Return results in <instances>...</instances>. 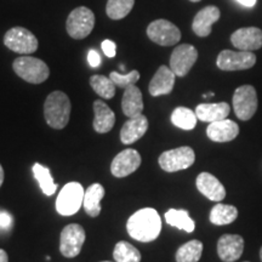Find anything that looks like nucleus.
<instances>
[{"label": "nucleus", "instance_id": "14", "mask_svg": "<svg viewBox=\"0 0 262 262\" xmlns=\"http://www.w3.org/2000/svg\"><path fill=\"white\" fill-rule=\"evenodd\" d=\"M234 48L242 51H254L262 48V31L256 27L239 28L231 35Z\"/></svg>", "mask_w": 262, "mask_h": 262}, {"label": "nucleus", "instance_id": "4", "mask_svg": "<svg viewBox=\"0 0 262 262\" xmlns=\"http://www.w3.org/2000/svg\"><path fill=\"white\" fill-rule=\"evenodd\" d=\"M84 188L79 182H70L61 189L56 199V211L62 216L77 214L83 205Z\"/></svg>", "mask_w": 262, "mask_h": 262}, {"label": "nucleus", "instance_id": "39", "mask_svg": "<svg viewBox=\"0 0 262 262\" xmlns=\"http://www.w3.org/2000/svg\"><path fill=\"white\" fill-rule=\"evenodd\" d=\"M3 182H4V169L0 165V187H2Z\"/></svg>", "mask_w": 262, "mask_h": 262}, {"label": "nucleus", "instance_id": "2", "mask_svg": "<svg viewBox=\"0 0 262 262\" xmlns=\"http://www.w3.org/2000/svg\"><path fill=\"white\" fill-rule=\"evenodd\" d=\"M70 97L62 91H54L49 95L44 103V117L52 129H64L71 117Z\"/></svg>", "mask_w": 262, "mask_h": 262}, {"label": "nucleus", "instance_id": "30", "mask_svg": "<svg viewBox=\"0 0 262 262\" xmlns=\"http://www.w3.org/2000/svg\"><path fill=\"white\" fill-rule=\"evenodd\" d=\"M90 85L98 96L106 98V100H111L116 95V84L113 83L111 78L104 77V75H93L90 78Z\"/></svg>", "mask_w": 262, "mask_h": 262}, {"label": "nucleus", "instance_id": "17", "mask_svg": "<svg viewBox=\"0 0 262 262\" xmlns=\"http://www.w3.org/2000/svg\"><path fill=\"white\" fill-rule=\"evenodd\" d=\"M196 188L203 195L212 202H221L226 196V189L224 185L209 172L199 173L195 181Z\"/></svg>", "mask_w": 262, "mask_h": 262}, {"label": "nucleus", "instance_id": "40", "mask_svg": "<svg viewBox=\"0 0 262 262\" xmlns=\"http://www.w3.org/2000/svg\"><path fill=\"white\" fill-rule=\"evenodd\" d=\"M212 96H215V94H214V93H209V94L203 95V97H204V98H206V97H212Z\"/></svg>", "mask_w": 262, "mask_h": 262}, {"label": "nucleus", "instance_id": "1", "mask_svg": "<svg viewBox=\"0 0 262 262\" xmlns=\"http://www.w3.org/2000/svg\"><path fill=\"white\" fill-rule=\"evenodd\" d=\"M126 229L131 238L142 243H148L159 237L162 231V219L155 209H141L130 216Z\"/></svg>", "mask_w": 262, "mask_h": 262}, {"label": "nucleus", "instance_id": "29", "mask_svg": "<svg viewBox=\"0 0 262 262\" xmlns=\"http://www.w3.org/2000/svg\"><path fill=\"white\" fill-rule=\"evenodd\" d=\"M196 120H198V118H196L195 112H193L187 107L175 108L171 114V123L182 130L194 129Z\"/></svg>", "mask_w": 262, "mask_h": 262}, {"label": "nucleus", "instance_id": "6", "mask_svg": "<svg viewBox=\"0 0 262 262\" xmlns=\"http://www.w3.org/2000/svg\"><path fill=\"white\" fill-rule=\"evenodd\" d=\"M95 27V15L89 8L79 6L71 12L67 18L68 34L73 39H84L93 32Z\"/></svg>", "mask_w": 262, "mask_h": 262}, {"label": "nucleus", "instance_id": "3", "mask_svg": "<svg viewBox=\"0 0 262 262\" xmlns=\"http://www.w3.org/2000/svg\"><path fill=\"white\" fill-rule=\"evenodd\" d=\"M12 68L19 78L31 84L44 83L50 75V70L44 61L27 55L16 58Z\"/></svg>", "mask_w": 262, "mask_h": 262}, {"label": "nucleus", "instance_id": "8", "mask_svg": "<svg viewBox=\"0 0 262 262\" xmlns=\"http://www.w3.org/2000/svg\"><path fill=\"white\" fill-rule=\"evenodd\" d=\"M233 110L235 116L241 120H249L254 117L257 111V94L254 86L243 85L234 91Z\"/></svg>", "mask_w": 262, "mask_h": 262}, {"label": "nucleus", "instance_id": "10", "mask_svg": "<svg viewBox=\"0 0 262 262\" xmlns=\"http://www.w3.org/2000/svg\"><path fill=\"white\" fill-rule=\"evenodd\" d=\"M85 242V231L80 225L71 224L62 229L60 251L64 257L72 258L80 254Z\"/></svg>", "mask_w": 262, "mask_h": 262}, {"label": "nucleus", "instance_id": "37", "mask_svg": "<svg viewBox=\"0 0 262 262\" xmlns=\"http://www.w3.org/2000/svg\"><path fill=\"white\" fill-rule=\"evenodd\" d=\"M239 4H242L245 8H253L256 4V0H237Z\"/></svg>", "mask_w": 262, "mask_h": 262}, {"label": "nucleus", "instance_id": "38", "mask_svg": "<svg viewBox=\"0 0 262 262\" xmlns=\"http://www.w3.org/2000/svg\"><path fill=\"white\" fill-rule=\"evenodd\" d=\"M0 262H9V256L5 250L0 249Z\"/></svg>", "mask_w": 262, "mask_h": 262}, {"label": "nucleus", "instance_id": "42", "mask_svg": "<svg viewBox=\"0 0 262 262\" xmlns=\"http://www.w3.org/2000/svg\"><path fill=\"white\" fill-rule=\"evenodd\" d=\"M191 2H193V3H198V2H201V0H191Z\"/></svg>", "mask_w": 262, "mask_h": 262}, {"label": "nucleus", "instance_id": "26", "mask_svg": "<svg viewBox=\"0 0 262 262\" xmlns=\"http://www.w3.org/2000/svg\"><path fill=\"white\" fill-rule=\"evenodd\" d=\"M238 217V210L233 205L216 204L210 211V222L216 226L229 225Z\"/></svg>", "mask_w": 262, "mask_h": 262}, {"label": "nucleus", "instance_id": "27", "mask_svg": "<svg viewBox=\"0 0 262 262\" xmlns=\"http://www.w3.org/2000/svg\"><path fill=\"white\" fill-rule=\"evenodd\" d=\"M202 254L203 243L201 241L193 239L178 249L175 258L176 262H198L201 260Z\"/></svg>", "mask_w": 262, "mask_h": 262}, {"label": "nucleus", "instance_id": "9", "mask_svg": "<svg viewBox=\"0 0 262 262\" xmlns=\"http://www.w3.org/2000/svg\"><path fill=\"white\" fill-rule=\"evenodd\" d=\"M147 35L156 44L162 47H171L181 39V32L168 19H156L147 27Z\"/></svg>", "mask_w": 262, "mask_h": 262}, {"label": "nucleus", "instance_id": "32", "mask_svg": "<svg viewBox=\"0 0 262 262\" xmlns=\"http://www.w3.org/2000/svg\"><path fill=\"white\" fill-rule=\"evenodd\" d=\"M135 0H108L106 5L107 16L111 19H122L130 14Z\"/></svg>", "mask_w": 262, "mask_h": 262}, {"label": "nucleus", "instance_id": "15", "mask_svg": "<svg viewBox=\"0 0 262 262\" xmlns=\"http://www.w3.org/2000/svg\"><path fill=\"white\" fill-rule=\"evenodd\" d=\"M244 239L238 234H224L217 242V254L224 262H234L242 256Z\"/></svg>", "mask_w": 262, "mask_h": 262}, {"label": "nucleus", "instance_id": "22", "mask_svg": "<svg viewBox=\"0 0 262 262\" xmlns=\"http://www.w3.org/2000/svg\"><path fill=\"white\" fill-rule=\"evenodd\" d=\"M231 112V107L227 102L220 103H202L195 108L196 118L202 122L214 123L219 120H224Z\"/></svg>", "mask_w": 262, "mask_h": 262}, {"label": "nucleus", "instance_id": "20", "mask_svg": "<svg viewBox=\"0 0 262 262\" xmlns=\"http://www.w3.org/2000/svg\"><path fill=\"white\" fill-rule=\"evenodd\" d=\"M148 129V119L143 114L129 118L120 130V140L124 145H133L146 134Z\"/></svg>", "mask_w": 262, "mask_h": 262}, {"label": "nucleus", "instance_id": "41", "mask_svg": "<svg viewBox=\"0 0 262 262\" xmlns=\"http://www.w3.org/2000/svg\"><path fill=\"white\" fill-rule=\"evenodd\" d=\"M260 257H261V261H262V248H261V250H260Z\"/></svg>", "mask_w": 262, "mask_h": 262}, {"label": "nucleus", "instance_id": "18", "mask_svg": "<svg viewBox=\"0 0 262 262\" xmlns=\"http://www.w3.org/2000/svg\"><path fill=\"white\" fill-rule=\"evenodd\" d=\"M175 77L176 74L171 71V68L160 66L149 83V94L155 97L170 94L175 85Z\"/></svg>", "mask_w": 262, "mask_h": 262}, {"label": "nucleus", "instance_id": "16", "mask_svg": "<svg viewBox=\"0 0 262 262\" xmlns=\"http://www.w3.org/2000/svg\"><path fill=\"white\" fill-rule=\"evenodd\" d=\"M221 12L217 6L209 5L202 9L193 19L192 29L198 37H208L211 33V27L215 22L220 19Z\"/></svg>", "mask_w": 262, "mask_h": 262}, {"label": "nucleus", "instance_id": "21", "mask_svg": "<svg viewBox=\"0 0 262 262\" xmlns=\"http://www.w3.org/2000/svg\"><path fill=\"white\" fill-rule=\"evenodd\" d=\"M95 119L93 126L96 133L106 134L113 129L116 124V114L103 101L96 100L94 102Z\"/></svg>", "mask_w": 262, "mask_h": 262}, {"label": "nucleus", "instance_id": "12", "mask_svg": "<svg viewBox=\"0 0 262 262\" xmlns=\"http://www.w3.org/2000/svg\"><path fill=\"white\" fill-rule=\"evenodd\" d=\"M198 58V51L193 45L181 44L173 49L170 57V68L176 77H185L194 66Z\"/></svg>", "mask_w": 262, "mask_h": 262}, {"label": "nucleus", "instance_id": "33", "mask_svg": "<svg viewBox=\"0 0 262 262\" xmlns=\"http://www.w3.org/2000/svg\"><path fill=\"white\" fill-rule=\"evenodd\" d=\"M110 78L116 84V86L126 89L130 85H135L140 79V72L139 71H131L126 74H120L118 72H111Z\"/></svg>", "mask_w": 262, "mask_h": 262}, {"label": "nucleus", "instance_id": "19", "mask_svg": "<svg viewBox=\"0 0 262 262\" xmlns=\"http://www.w3.org/2000/svg\"><path fill=\"white\" fill-rule=\"evenodd\" d=\"M238 134V124L229 119L210 123L206 129V135L214 142H229V141L234 140Z\"/></svg>", "mask_w": 262, "mask_h": 262}, {"label": "nucleus", "instance_id": "35", "mask_svg": "<svg viewBox=\"0 0 262 262\" xmlns=\"http://www.w3.org/2000/svg\"><path fill=\"white\" fill-rule=\"evenodd\" d=\"M12 225V217L9 212L0 211V228H10Z\"/></svg>", "mask_w": 262, "mask_h": 262}, {"label": "nucleus", "instance_id": "24", "mask_svg": "<svg viewBox=\"0 0 262 262\" xmlns=\"http://www.w3.org/2000/svg\"><path fill=\"white\" fill-rule=\"evenodd\" d=\"M104 196V188L100 183H94L84 193V210L91 217H97L101 212V201Z\"/></svg>", "mask_w": 262, "mask_h": 262}, {"label": "nucleus", "instance_id": "7", "mask_svg": "<svg viewBox=\"0 0 262 262\" xmlns=\"http://www.w3.org/2000/svg\"><path fill=\"white\" fill-rule=\"evenodd\" d=\"M4 44L11 51L21 55H29L37 51L38 39L28 29L24 27H14L6 32Z\"/></svg>", "mask_w": 262, "mask_h": 262}, {"label": "nucleus", "instance_id": "25", "mask_svg": "<svg viewBox=\"0 0 262 262\" xmlns=\"http://www.w3.org/2000/svg\"><path fill=\"white\" fill-rule=\"evenodd\" d=\"M165 221L168 225L182 229L187 233H192L195 228V224L189 216V212L183 209H170L165 214Z\"/></svg>", "mask_w": 262, "mask_h": 262}, {"label": "nucleus", "instance_id": "23", "mask_svg": "<svg viewBox=\"0 0 262 262\" xmlns=\"http://www.w3.org/2000/svg\"><path fill=\"white\" fill-rule=\"evenodd\" d=\"M122 110L123 113L127 118H134L142 114V93H141V90L136 85H130L126 89H124V95L122 98Z\"/></svg>", "mask_w": 262, "mask_h": 262}, {"label": "nucleus", "instance_id": "28", "mask_svg": "<svg viewBox=\"0 0 262 262\" xmlns=\"http://www.w3.org/2000/svg\"><path fill=\"white\" fill-rule=\"evenodd\" d=\"M32 170H33V173H34L35 180H37L39 186H40L42 193L49 196L55 194V192H56L58 186L54 182V180H52L51 172L50 170H49V168L41 165V164L39 163H35L34 165H33Z\"/></svg>", "mask_w": 262, "mask_h": 262}, {"label": "nucleus", "instance_id": "13", "mask_svg": "<svg viewBox=\"0 0 262 262\" xmlns=\"http://www.w3.org/2000/svg\"><path fill=\"white\" fill-rule=\"evenodd\" d=\"M141 165V156L136 149H124L113 158L111 172L114 178L122 179L135 172Z\"/></svg>", "mask_w": 262, "mask_h": 262}, {"label": "nucleus", "instance_id": "5", "mask_svg": "<svg viewBox=\"0 0 262 262\" xmlns=\"http://www.w3.org/2000/svg\"><path fill=\"white\" fill-rule=\"evenodd\" d=\"M195 162V153L191 147L183 146L179 148L166 150L160 155L159 166L166 172H176L188 169Z\"/></svg>", "mask_w": 262, "mask_h": 262}, {"label": "nucleus", "instance_id": "11", "mask_svg": "<svg viewBox=\"0 0 262 262\" xmlns=\"http://www.w3.org/2000/svg\"><path fill=\"white\" fill-rule=\"evenodd\" d=\"M256 63V56L251 51L224 50L219 54L216 64L221 71H244Z\"/></svg>", "mask_w": 262, "mask_h": 262}, {"label": "nucleus", "instance_id": "43", "mask_svg": "<svg viewBox=\"0 0 262 262\" xmlns=\"http://www.w3.org/2000/svg\"><path fill=\"white\" fill-rule=\"evenodd\" d=\"M102 262H111V261H102Z\"/></svg>", "mask_w": 262, "mask_h": 262}, {"label": "nucleus", "instance_id": "31", "mask_svg": "<svg viewBox=\"0 0 262 262\" xmlns=\"http://www.w3.org/2000/svg\"><path fill=\"white\" fill-rule=\"evenodd\" d=\"M113 257L116 262H140L141 253L133 244L125 241L118 242L113 251Z\"/></svg>", "mask_w": 262, "mask_h": 262}, {"label": "nucleus", "instance_id": "34", "mask_svg": "<svg viewBox=\"0 0 262 262\" xmlns=\"http://www.w3.org/2000/svg\"><path fill=\"white\" fill-rule=\"evenodd\" d=\"M116 49H117V45L116 42L112 41V40H104L102 42V50L104 52V55H106L107 57H114L116 56Z\"/></svg>", "mask_w": 262, "mask_h": 262}, {"label": "nucleus", "instance_id": "36", "mask_svg": "<svg viewBox=\"0 0 262 262\" xmlns=\"http://www.w3.org/2000/svg\"><path fill=\"white\" fill-rule=\"evenodd\" d=\"M88 61H89V64L91 67L97 68L101 64V57L98 55V52L95 50H90L89 54H88Z\"/></svg>", "mask_w": 262, "mask_h": 262}]
</instances>
